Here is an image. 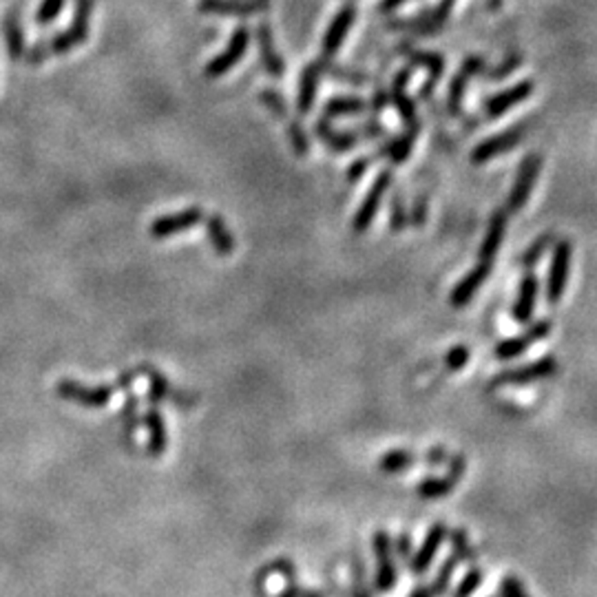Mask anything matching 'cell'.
<instances>
[{
	"instance_id": "cell-1",
	"label": "cell",
	"mask_w": 597,
	"mask_h": 597,
	"mask_svg": "<svg viewBox=\"0 0 597 597\" xmlns=\"http://www.w3.org/2000/svg\"><path fill=\"white\" fill-rule=\"evenodd\" d=\"M93 4L95 0H75V12L69 30L56 33L54 38H49V42L42 45L47 54H69L75 47L84 45V40L89 38V21L91 13H93Z\"/></svg>"
},
{
	"instance_id": "cell-2",
	"label": "cell",
	"mask_w": 597,
	"mask_h": 597,
	"mask_svg": "<svg viewBox=\"0 0 597 597\" xmlns=\"http://www.w3.org/2000/svg\"><path fill=\"white\" fill-rule=\"evenodd\" d=\"M116 391L118 385H95V388H89V385L74 379H62L58 381V385H56V394H58L62 400H69V403L83 405V408L91 409L104 408V405L113 399Z\"/></svg>"
},
{
	"instance_id": "cell-3",
	"label": "cell",
	"mask_w": 597,
	"mask_h": 597,
	"mask_svg": "<svg viewBox=\"0 0 597 597\" xmlns=\"http://www.w3.org/2000/svg\"><path fill=\"white\" fill-rule=\"evenodd\" d=\"M540 171H542V157H540L538 153H529L522 160V164H520L514 186H511V193L507 198V213H518V210L524 208V204L531 198L533 186H536L540 178Z\"/></svg>"
},
{
	"instance_id": "cell-4",
	"label": "cell",
	"mask_w": 597,
	"mask_h": 597,
	"mask_svg": "<svg viewBox=\"0 0 597 597\" xmlns=\"http://www.w3.org/2000/svg\"><path fill=\"white\" fill-rule=\"evenodd\" d=\"M571 261H573V246L571 241L562 239V241H557L556 246H553L551 266H549V277H547L549 303H557V301L562 299V294H565Z\"/></svg>"
},
{
	"instance_id": "cell-5",
	"label": "cell",
	"mask_w": 597,
	"mask_h": 597,
	"mask_svg": "<svg viewBox=\"0 0 597 597\" xmlns=\"http://www.w3.org/2000/svg\"><path fill=\"white\" fill-rule=\"evenodd\" d=\"M391 180H394L391 171H381V173L374 178V181H372V186H370V190H367L365 199H363L361 208L356 210L355 219H352V231H355L356 235H361V233H365L367 228L372 226V222H374L381 204H383V198H385V193H388Z\"/></svg>"
},
{
	"instance_id": "cell-6",
	"label": "cell",
	"mask_w": 597,
	"mask_h": 597,
	"mask_svg": "<svg viewBox=\"0 0 597 597\" xmlns=\"http://www.w3.org/2000/svg\"><path fill=\"white\" fill-rule=\"evenodd\" d=\"M204 217H206L204 208L190 206V208L178 210V213L162 215V217H157L155 222L151 224L149 233L153 239H171V237L180 235V233H186V231H190V228H195L199 222H204Z\"/></svg>"
},
{
	"instance_id": "cell-7",
	"label": "cell",
	"mask_w": 597,
	"mask_h": 597,
	"mask_svg": "<svg viewBox=\"0 0 597 597\" xmlns=\"http://www.w3.org/2000/svg\"><path fill=\"white\" fill-rule=\"evenodd\" d=\"M556 372H557L556 356H544V358H540V361L515 367V370L503 372V374L496 376L494 385H529V383H536V381L551 379Z\"/></svg>"
},
{
	"instance_id": "cell-8",
	"label": "cell",
	"mask_w": 597,
	"mask_h": 597,
	"mask_svg": "<svg viewBox=\"0 0 597 597\" xmlns=\"http://www.w3.org/2000/svg\"><path fill=\"white\" fill-rule=\"evenodd\" d=\"M248 38H250V33H248V30H243V27H239V30L233 31L226 49H224L222 54L215 56V58L206 65V69H204L206 78H210V80L222 78V75L228 74L233 66H237L248 49Z\"/></svg>"
},
{
	"instance_id": "cell-9",
	"label": "cell",
	"mask_w": 597,
	"mask_h": 597,
	"mask_svg": "<svg viewBox=\"0 0 597 597\" xmlns=\"http://www.w3.org/2000/svg\"><path fill=\"white\" fill-rule=\"evenodd\" d=\"M549 332H551V321L542 319V321L531 323V326L524 329L522 334H518V337H511V338H507V341H500L498 346H496L494 355L498 361H511V358L524 355V352H527L533 343L547 338Z\"/></svg>"
},
{
	"instance_id": "cell-10",
	"label": "cell",
	"mask_w": 597,
	"mask_h": 597,
	"mask_svg": "<svg viewBox=\"0 0 597 597\" xmlns=\"http://www.w3.org/2000/svg\"><path fill=\"white\" fill-rule=\"evenodd\" d=\"M524 133L527 131H524V127L520 124V127H511L509 131L498 133V136H491L489 140L480 142V145L471 151V162H474V164H482V162L494 160V157L503 155V153H509L511 149L518 146V142L522 140Z\"/></svg>"
},
{
	"instance_id": "cell-11",
	"label": "cell",
	"mask_w": 597,
	"mask_h": 597,
	"mask_svg": "<svg viewBox=\"0 0 597 597\" xmlns=\"http://www.w3.org/2000/svg\"><path fill=\"white\" fill-rule=\"evenodd\" d=\"M408 80H409V71L408 69L400 71V74L394 78V84H391L390 98H391V102H394V107L399 109V116H400V119H403L405 131L418 133L420 122H418V113H417V102H414V100L405 93Z\"/></svg>"
},
{
	"instance_id": "cell-12",
	"label": "cell",
	"mask_w": 597,
	"mask_h": 597,
	"mask_svg": "<svg viewBox=\"0 0 597 597\" xmlns=\"http://www.w3.org/2000/svg\"><path fill=\"white\" fill-rule=\"evenodd\" d=\"M355 18H356V9L352 7V4L343 7L341 12L332 18V22H329L328 31L323 33V40H321V51L326 58H332V56L341 49L343 42H346V38H347V33H350V30H352V22H355Z\"/></svg>"
},
{
	"instance_id": "cell-13",
	"label": "cell",
	"mask_w": 597,
	"mask_h": 597,
	"mask_svg": "<svg viewBox=\"0 0 597 597\" xmlns=\"http://www.w3.org/2000/svg\"><path fill=\"white\" fill-rule=\"evenodd\" d=\"M491 268H494V264H489V261H478L476 268L467 272V275L458 281L456 288L452 290V297H449L453 308H465V305L476 297V293L482 288V284L489 279Z\"/></svg>"
},
{
	"instance_id": "cell-14",
	"label": "cell",
	"mask_w": 597,
	"mask_h": 597,
	"mask_svg": "<svg viewBox=\"0 0 597 597\" xmlns=\"http://www.w3.org/2000/svg\"><path fill=\"white\" fill-rule=\"evenodd\" d=\"M531 93H533V83H529V80L518 83L515 87L503 91V93H496L494 98L487 100V104H485L487 118L489 119L503 118L505 113H509L511 109L518 107L520 102H524V100H527Z\"/></svg>"
},
{
	"instance_id": "cell-15",
	"label": "cell",
	"mask_w": 597,
	"mask_h": 597,
	"mask_svg": "<svg viewBox=\"0 0 597 597\" xmlns=\"http://www.w3.org/2000/svg\"><path fill=\"white\" fill-rule=\"evenodd\" d=\"M482 69H485V62H482V58H478V56H471V58H467L465 65L461 66V71L456 74V78L452 80V84H449L447 107H449V111L453 113V116H458V113H461L465 91H467V87H470L471 78H474L476 74H480Z\"/></svg>"
},
{
	"instance_id": "cell-16",
	"label": "cell",
	"mask_w": 597,
	"mask_h": 597,
	"mask_svg": "<svg viewBox=\"0 0 597 597\" xmlns=\"http://www.w3.org/2000/svg\"><path fill=\"white\" fill-rule=\"evenodd\" d=\"M268 7L266 0H202L198 9L215 16H252Z\"/></svg>"
},
{
	"instance_id": "cell-17",
	"label": "cell",
	"mask_w": 597,
	"mask_h": 597,
	"mask_svg": "<svg viewBox=\"0 0 597 597\" xmlns=\"http://www.w3.org/2000/svg\"><path fill=\"white\" fill-rule=\"evenodd\" d=\"M505 233H507V213L496 210L489 219V226H487V235L482 239L480 248H478V261L494 264V257L498 255L500 246L505 241Z\"/></svg>"
},
{
	"instance_id": "cell-18",
	"label": "cell",
	"mask_w": 597,
	"mask_h": 597,
	"mask_svg": "<svg viewBox=\"0 0 597 597\" xmlns=\"http://www.w3.org/2000/svg\"><path fill=\"white\" fill-rule=\"evenodd\" d=\"M538 294H540V281L536 275H524L522 281H520L518 288V297H515L514 310V319L518 323H529L533 317V310H536L538 303Z\"/></svg>"
},
{
	"instance_id": "cell-19",
	"label": "cell",
	"mask_w": 597,
	"mask_h": 597,
	"mask_svg": "<svg viewBox=\"0 0 597 597\" xmlns=\"http://www.w3.org/2000/svg\"><path fill=\"white\" fill-rule=\"evenodd\" d=\"M204 222H206V237L210 246H213V250L222 257H231L233 252H235L237 241L235 237H233L231 228L224 222L222 215H208V217H204Z\"/></svg>"
},
{
	"instance_id": "cell-20",
	"label": "cell",
	"mask_w": 597,
	"mask_h": 597,
	"mask_svg": "<svg viewBox=\"0 0 597 597\" xmlns=\"http://www.w3.org/2000/svg\"><path fill=\"white\" fill-rule=\"evenodd\" d=\"M257 40H259V54L261 62H264V69L268 71L272 78H281L285 74V65L281 60L279 51L275 47V38H272V30L268 22H261L259 30H257Z\"/></svg>"
},
{
	"instance_id": "cell-21",
	"label": "cell",
	"mask_w": 597,
	"mask_h": 597,
	"mask_svg": "<svg viewBox=\"0 0 597 597\" xmlns=\"http://www.w3.org/2000/svg\"><path fill=\"white\" fill-rule=\"evenodd\" d=\"M321 62H312V65L305 66L301 71V80H299V95H297V111L301 116H308L312 111L314 98H317V84H319V75H321Z\"/></svg>"
},
{
	"instance_id": "cell-22",
	"label": "cell",
	"mask_w": 597,
	"mask_h": 597,
	"mask_svg": "<svg viewBox=\"0 0 597 597\" xmlns=\"http://www.w3.org/2000/svg\"><path fill=\"white\" fill-rule=\"evenodd\" d=\"M146 432H149V453L151 456H162L169 445V434H166V420L157 412V408H153L146 412L145 417Z\"/></svg>"
},
{
	"instance_id": "cell-23",
	"label": "cell",
	"mask_w": 597,
	"mask_h": 597,
	"mask_svg": "<svg viewBox=\"0 0 597 597\" xmlns=\"http://www.w3.org/2000/svg\"><path fill=\"white\" fill-rule=\"evenodd\" d=\"M314 133H317L319 140H323L328 145V149L332 153H347L356 146L358 136L356 133H338L326 122V119H319L314 124Z\"/></svg>"
},
{
	"instance_id": "cell-24",
	"label": "cell",
	"mask_w": 597,
	"mask_h": 597,
	"mask_svg": "<svg viewBox=\"0 0 597 597\" xmlns=\"http://www.w3.org/2000/svg\"><path fill=\"white\" fill-rule=\"evenodd\" d=\"M409 60H412L414 65L425 66V69L429 71V75H432V80H427V84L420 89V98H429V95H432V89L436 87V83L443 78V74H445V60H443L438 54H425V51H414V49L409 51Z\"/></svg>"
},
{
	"instance_id": "cell-25",
	"label": "cell",
	"mask_w": 597,
	"mask_h": 597,
	"mask_svg": "<svg viewBox=\"0 0 597 597\" xmlns=\"http://www.w3.org/2000/svg\"><path fill=\"white\" fill-rule=\"evenodd\" d=\"M3 31H4V40H7V49L12 60H22L25 58L27 49H25V30H22L21 21H18V13L12 12L4 16L3 21Z\"/></svg>"
},
{
	"instance_id": "cell-26",
	"label": "cell",
	"mask_w": 597,
	"mask_h": 597,
	"mask_svg": "<svg viewBox=\"0 0 597 597\" xmlns=\"http://www.w3.org/2000/svg\"><path fill=\"white\" fill-rule=\"evenodd\" d=\"M447 536V529L445 524H434L432 529H429L427 538H425L423 547H420V551L417 553V557H414V571L417 573H425V568L432 565L434 556H436L438 547H441L443 538Z\"/></svg>"
},
{
	"instance_id": "cell-27",
	"label": "cell",
	"mask_w": 597,
	"mask_h": 597,
	"mask_svg": "<svg viewBox=\"0 0 597 597\" xmlns=\"http://www.w3.org/2000/svg\"><path fill=\"white\" fill-rule=\"evenodd\" d=\"M376 556H379V589L390 591V586L396 582V568L390 562V540L388 533H376L374 540Z\"/></svg>"
},
{
	"instance_id": "cell-28",
	"label": "cell",
	"mask_w": 597,
	"mask_h": 597,
	"mask_svg": "<svg viewBox=\"0 0 597 597\" xmlns=\"http://www.w3.org/2000/svg\"><path fill=\"white\" fill-rule=\"evenodd\" d=\"M370 111V104L361 98H332L326 104V111L323 116L326 118H355V116H363V113Z\"/></svg>"
},
{
	"instance_id": "cell-29",
	"label": "cell",
	"mask_w": 597,
	"mask_h": 597,
	"mask_svg": "<svg viewBox=\"0 0 597 597\" xmlns=\"http://www.w3.org/2000/svg\"><path fill=\"white\" fill-rule=\"evenodd\" d=\"M418 133H412V131H405L403 136L394 137V140H390L388 145L381 149V155H388L391 164H403L405 160L409 157V153L414 149V142H417Z\"/></svg>"
},
{
	"instance_id": "cell-30",
	"label": "cell",
	"mask_w": 597,
	"mask_h": 597,
	"mask_svg": "<svg viewBox=\"0 0 597 597\" xmlns=\"http://www.w3.org/2000/svg\"><path fill=\"white\" fill-rule=\"evenodd\" d=\"M456 482H458V478L452 474L445 478L429 476V478H425V480H420L418 494L423 496V498H441V496L452 494L453 487H456Z\"/></svg>"
},
{
	"instance_id": "cell-31",
	"label": "cell",
	"mask_w": 597,
	"mask_h": 597,
	"mask_svg": "<svg viewBox=\"0 0 597 597\" xmlns=\"http://www.w3.org/2000/svg\"><path fill=\"white\" fill-rule=\"evenodd\" d=\"M417 461H418L417 453L405 452V449H394V452L385 453V456L381 458V470H383L385 474H399V471H405L409 470V467H414V462Z\"/></svg>"
},
{
	"instance_id": "cell-32",
	"label": "cell",
	"mask_w": 597,
	"mask_h": 597,
	"mask_svg": "<svg viewBox=\"0 0 597 597\" xmlns=\"http://www.w3.org/2000/svg\"><path fill=\"white\" fill-rule=\"evenodd\" d=\"M553 241H556V235H553V233H544V235L540 237L538 241H533L531 246L527 248V252L522 255L520 264H522L524 268H533V266H536L538 261L542 259V255L549 250V246H551Z\"/></svg>"
},
{
	"instance_id": "cell-33",
	"label": "cell",
	"mask_w": 597,
	"mask_h": 597,
	"mask_svg": "<svg viewBox=\"0 0 597 597\" xmlns=\"http://www.w3.org/2000/svg\"><path fill=\"white\" fill-rule=\"evenodd\" d=\"M142 370L149 374V399L153 408H155L160 400H164L166 396H169V381H166L160 372L153 370L151 365H142Z\"/></svg>"
},
{
	"instance_id": "cell-34",
	"label": "cell",
	"mask_w": 597,
	"mask_h": 597,
	"mask_svg": "<svg viewBox=\"0 0 597 597\" xmlns=\"http://www.w3.org/2000/svg\"><path fill=\"white\" fill-rule=\"evenodd\" d=\"M285 124H288V140L290 145H293V151L297 157H308L310 155V140L308 136H305V131L301 128V124L297 119H285Z\"/></svg>"
},
{
	"instance_id": "cell-35",
	"label": "cell",
	"mask_w": 597,
	"mask_h": 597,
	"mask_svg": "<svg viewBox=\"0 0 597 597\" xmlns=\"http://www.w3.org/2000/svg\"><path fill=\"white\" fill-rule=\"evenodd\" d=\"M409 224V213L405 210V202H403V195L396 190L394 198L390 199V228L394 233H400L405 226Z\"/></svg>"
},
{
	"instance_id": "cell-36",
	"label": "cell",
	"mask_w": 597,
	"mask_h": 597,
	"mask_svg": "<svg viewBox=\"0 0 597 597\" xmlns=\"http://www.w3.org/2000/svg\"><path fill=\"white\" fill-rule=\"evenodd\" d=\"M66 0H42L40 7L36 12V25L38 27H47L60 16L62 9H65Z\"/></svg>"
},
{
	"instance_id": "cell-37",
	"label": "cell",
	"mask_w": 597,
	"mask_h": 597,
	"mask_svg": "<svg viewBox=\"0 0 597 597\" xmlns=\"http://www.w3.org/2000/svg\"><path fill=\"white\" fill-rule=\"evenodd\" d=\"M259 100H261V104H266V109H268V111L277 119H284V122H285V119H290L284 98H281V95L277 93L275 89H261Z\"/></svg>"
},
{
	"instance_id": "cell-38",
	"label": "cell",
	"mask_w": 597,
	"mask_h": 597,
	"mask_svg": "<svg viewBox=\"0 0 597 597\" xmlns=\"http://www.w3.org/2000/svg\"><path fill=\"white\" fill-rule=\"evenodd\" d=\"M482 580H485V573H482L480 568H471V571L467 573L465 577H462V582L458 584V589H456V593H453V597H471L476 593L478 586L482 584Z\"/></svg>"
},
{
	"instance_id": "cell-39",
	"label": "cell",
	"mask_w": 597,
	"mask_h": 597,
	"mask_svg": "<svg viewBox=\"0 0 597 597\" xmlns=\"http://www.w3.org/2000/svg\"><path fill=\"white\" fill-rule=\"evenodd\" d=\"M467 363H470V347H465V346H453L452 350L445 355V365L452 372L462 370Z\"/></svg>"
},
{
	"instance_id": "cell-40",
	"label": "cell",
	"mask_w": 597,
	"mask_h": 597,
	"mask_svg": "<svg viewBox=\"0 0 597 597\" xmlns=\"http://www.w3.org/2000/svg\"><path fill=\"white\" fill-rule=\"evenodd\" d=\"M124 425L127 432L133 434L137 429V396L133 394V388L127 390V403H124Z\"/></svg>"
},
{
	"instance_id": "cell-41",
	"label": "cell",
	"mask_w": 597,
	"mask_h": 597,
	"mask_svg": "<svg viewBox=\"0 0 597 597\" xmlns=\"http://www.w3.org/2000/svg\"><path fill=\"white\" fill-rule=\"evenodd\" d=\"M456 562H458V557L453 556V557H449V560L445 562V565H443L441 573H438V575H436V582H434V586H432V593H434V595H441V593H445V589H447L449 580H452V573H453V568H456Z\"/></svg>"
},
{
	"instance_id": "cell-42",
	"label": "cell",
	"mask_w": 597,
	"mask_h": 597,
	"mask_svg": "<svg viewBox=\"0 0 597 597\" xmlns=\"http://www.w3.org/2000/svg\"><path fill=\"white\" fill-rule=\"evenodd\" d=\"M427 213H429L427 199H425V195H418V198L414 199L412 213H409V224L417 228L425 226V222H427Z\"/></svg>"
},
{
	"instance_id": "cell-43",
	"label": "cell",
	"mask_w": 597,
	"mask_h": 597,
	"mask_svg": "<svg viewBox=\"0 0 597 597\" xmlns=\"http://www.w3.org/2000/svg\"><path fill=\"white\" fill-rule=\"evenodd\" d=\"M452 542H453V551H456V557H465V560H470V562L476 560V556H474V551H471L470 542H467L465 533L453 531Z\"/></svg>"
},
{
	"instance_id": "cell-44",
	"label": "cell",
	"mask_w": 597,
	"mask_h": 597,
	"mask_svg": "<svg viewBox=\"0 0 597 597\" xmlns=\"http://www.w3.org/2000/svg\"><path fill=\"white\" fill-rule=\"evenodd\" d=\"M352 133H356L358 136V140H374V137H383L385 136V128H383V124H379V122H365V124H361V127H356V131H352Z\"/></svg>"
},
{
	"instance_id": "cell-45",
	"label": "cell",
	"mask_w": 597,
	"mask_h": 597,
	"mask_svg": "<svg viewBox=\"0 0 597 597\" xmlns=\"http://www.w3.org/2000/svg\"><path fill=\"white\" fill-rule=\"evenodd\" d=\"M498 595L500 597H529L527 593H524L520 580H515V577H505V580L500 582Z\"/></svg>"
},
{
	"instance_id": "cell-46",
	"label": "cell",
	"mask_w": 597,
	"mask_h": 597,
	"mask_svg": "<svg viewBox=\"0 0 597 597\" xmlns=\"http://www.w3.org/2000/svg\"><path fill=\"white\" fill-rule=\"evenodd\" d=\"M453 3H456V0H441V3H438L436 12H434L432 18H429V25H432V30H438V27L445 22V18L452 13Z\"/></svg>"
},
{
	"instance_id": "cell-47",
	"label": "cell",
	"mask_w": 597,
	"mask_h": 597,
	"mask_svg": "<svg viewBox=\"0 0 597 597\" xmlns=\"http://www.w3.org/2000/svg\"><path fill=\"white\" fill-rule=\"evenodd\" d=\"M370 162H372V157H361V160L352 162L350 169H347V181H356L358 178H363L365 171L370 169Z\"/></svg>"
},
{
	"instance_id": "cell-48",
	"label": "cell",
	"mask_w": 597,
	"mask_h": 597,
	"mask_svg": "<svg viewBox=\"0 0 597 597\" xmlns=\"http://www.w3.org/2000/svg\"><path fill=\"white\" fill-rule=\"evenodd\" d=\"M425 461L432 462V465H443V462L449 461V456L445 453V449L443 447H434L432 452H427V456H425Z\"/></svg>"
},
{
	"instance_id": "cell-49",
	"label": "cell",
	"mask_w": 597,
	"mask_h": 597,
	"mask_svg": "<svg viewBox=\"0 0 597 597\" xmlns=\"http://www.w3.org/2000/svg\"><path fill=\"white\" fill-rule=\"evenodd\" d=\"M388 98H390V93H385L383 89L376 91V93H374V100H372V104H370L372 111H381V109H383L385 104H388Z\"/></svg>"
},
{
	"instance_id": "cell-50",
	"label": "cell",
	"mask_w": 597,
	"mask_h": 597,
	"mask_svg": "<svg viewBox=\"0 0 597 597\" xmlns=\"http://www.w3.org/2000/svg\"><path fill=\"white\" fill-rule=\"evenodd\" d=\"M403 3H408V0H381L379 12L381 13H390V12H394V9H399Z\"/></svg>"
},
{
	"instance_id": "cell-51",
	"label": "cell",
	"mask_w": 597,
	"mask_h": 597,
	"mask_svg": "<svg viewBox=\"0 0 597 597\" xmlns=\"http://www.w3.org/2000/svg\"><path fill=\"white\" fill-rule=\"evenodd\" d=\"M432 595H434V593L427 589V586H423V589H420V591H417V593H414V597H432Z\"/></svg>"
}]
</instances>
